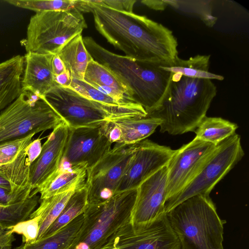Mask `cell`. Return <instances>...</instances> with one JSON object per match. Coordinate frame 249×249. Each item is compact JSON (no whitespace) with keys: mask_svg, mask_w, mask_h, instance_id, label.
Returning <instances> with one entry per match:
<instances>
[{"mask_svg":"<svg viewBox=\"0 0 249 249\" xmlns=\"http://www.w3.org/2000/svg\"><path fill=\"white\" fill-rule=\"evenodd\" d=\"M175 150L148 139L136 143L135 152L122 177L117 193L137 189L145 179L166 166Z\"/></svg>","mask_w":249,"mask_h":249,"instance_id":"cell-12","label":"cell"},{"mask_svg":"<svg viewBox=\"0 0 249 249\" xmlns=\"http://www.w3.org/2000/svg\"><path fill=\"white\" fill-rule=\"evenodd\" d=\"M53 56L34 52L26 53L21 82L22 91H29L41 98L58 86L53 73Z\"/></svg>","mask_w":249,"mask_h":249,"instance_id":"cell-17","label":"cell"},{"mask_svg":"<svg viewBox=\"0 0 249 249\" xmlns=\"http://www.w3.org/2000/svg\"><path fill=\"white\" fill-rule=\"evenodd\" d=\"M81 188L72 187L51 197L39 200V206L29 217H38L39 219V229L36 241L42 237L46 231L57 218L73 194Z\"/></svg>","mask_w":249,"mask_h":249,"instance_id":"cell-22","label":"cell"},{"mask_svg":"<svg viewBox=\"0 0 249 249\" xmlns=\"http://www.w3.org/2000/svg\"><path fill=\"white\" fill-rule=\"evenodd\" d=\"M84 81L122 104L136 103L132 100L131 93L128 88L117 75L93 59L88 65Z\"/></svg>","mask_w":249,"mask_h":249,"instance_id":"cell-19","label":"cell"},{"mask_svg":"<svg viewBox=\"0 0 249 249\" xmlns=\"http://www.w3.org/2000/svg\"><path fill=\"white\" fill-rule=\"evenodd\" d=\"M216 92L211 80L173 73L160 104L147 115L161 120V133L176 135L194 131Z\"/></svg>","mask_w":249,"mask_h":249,"instance_id":"cell-2","label":"cell"},{"mask_svg":"<svg viewBox=\"0 0 249 249\" xmlns=\"http://www.w3.org/2000/svg\"><path fill=\"white\" fill-rule=\"evenodd\" d=\"M88 205V194L85 185L73 194L60 214L48 228L40 239L53 234L78 216L82 214Z\"/></svg>","mask_w":249,"mask_h":249,"instance_id":"cell-27","label":"cell"},{"mask_svg":"<svg viewBox=\"0 0 249 249\" xmlns=\"http://www.w3.org/2000/svg\"><path fill=\"white\" fill-rule=\"evenodd\" d=\"M167 173L165 166L145 179L137 188L130 221L133 229L146 228L165 214Z\"/></svg>","mask_w":249,"mask_h":249,"instance_id":"cell-13","label":"cell"},{"mask_svg":"<svg viewBox=\"0 0 249 249\" xmlns=\"http://www.w3.org/2000/svg\"><path fill=\"white\" fill-rule=\"evenodd\" d=\"M142 3L151 9L156 10H163L168 5H170L168 0H142Z\"/></svg>","mask_w":249,"mask_h":249,"instance_id":"cell-39","label":"cell"},{"mask_svg":"<svg viewBox=\"0 0 249 249\" xmlns=\"http://www.w3.org/2000/svg\"><path fill=\"white\" fill-rule=\"evenodd\" d=\"M70 88L83 96L103 104L112 106H123L134 104H122L114 98L101 92L84 80L72 79Z\"/></svg>","mask_w":249,"mask_h":249,"instance_id":"cell-30","label":"cell"},{"mask_svg":"<svg viewBox=\"0 0 249 249\" xmlns=\"http://www.w3.org/2000/svg\"><path fill=\"white\" fill-rule=\"evenodd\" d=\"M12 233H17L22 236L23 243H31L36 240L39 229V219L38 217L29 218L8 228Z\"/></svg>","mask_w":249,"mask_h":249,"instance_id":"cell-31","label":"cell"},{"mask_svg":"<svg viewBox=\"0 0 249 249\" xmlns=\"http://www.w3.org/2000/svg\"><path fill=\"white\" fill-rule=\"evenodd\" d=\"M43 98L69 128L100 126L109 121L145 117L140 105L112 106L89 99L73 89L56 86Z\"/></svg>","mask_w":249,"mask_h":249,"instance_id":"cell-6","label":"cell"},{"mask_svg":"<svg viewBox=\"0 0 249 249\" xmlns=\"http://www.w3.org/2000/svg\"><path fill=\"white\" fill-rule=\"evenodd\" d=\"M31 191H27L21 193H14L0 187V205H9L22 201L31 195Z\"/></svg>","mask_w":249,"mask_h":249,"instance_id":"cell-32","label":"cell"},{"mask_svg":"<svg viewBox=\"0 0 249 249\" xmlns=\"http://www.w3.org/2000/svg\"><path fill=\"white\" fill-rule=\"evenodd\" d=\"M69 128L63 121L48 136L41 152L30 168L32 192L39 188L59 167L68 140Z\"/></svg>","mask_w":249,"mask_h":249,"instance_id":"cell-16","label":"cell"},{"mask_svg":"<svg viewBox=\"0 0 249 249\" xmlns=\"http://www.w3.org/2000/svg\"><path fill=\"white\" fill-rule=\"evenodd\" d=\"M24 67V57L14 56L0 62V111L21 93V82Z\"/></svg>","mask_w":249,"mask_h":249,"instance_id":"cell-20","label":"cell"},{"mask_svg":"<svg viewBox=\"0 0 249 249\" xmlns=\"http://www.w3.org/2000/svg\"><path fill=\"white\" fill-rule=\"evenodd\" d=\"M5 2L14 6L34 11H41L68 10L75 8L76 0H6Z\"/></svg>","mask_w":249,"mask_h":249,"instance_id":"cell-29","label":"cell"},{"mask_svg":"<svg viewBox=\"0 0 249 249\" xmlns=\"http://www.w3.org/2000/svg\"><path fill=\"white\" fill-rule=\"evenodd\" d=\"M42 150L41 139H36L32 141L25 148L26 161L31 166L32 164L39 156Z\"/></svg>","mask_w":249,"mask_h":249,"instance_id":"cell-35","label":"cell"},{"mask_svg":"<svg viewBox=\"0 0 249 249\" xmlns=\"http://www.w3.org/2000/svg\"><path fill=\"white\" fill-rule=\"evenodd\" d=\"M244 156V152L239 135L235 133L219 143L198 175L179 193L166 201L165 213L192 196H209L216 184Z\"/></svg>","mask_w":249,"mask_h":249,"instance_id":"cell-9","label":"cell"},{"mask_svg":"<svg viewBox=\"0 0 249 249\" xmlns=\"http://www.w3.org/2000/svg\"><path fill=\"white\" fill-rule=\"evenodd\" d=\"M137 189L116 194L100 204H88L82 226L69 249H112L120 232L130 223Z\"/></svg>","mask_w":249,"mask_h":249,"instance_id":"cell-5","label":"cell"},{"mask_svg":"<svg viewBox=\"0 0 249 249\" xmlns=\"http://www.w3.org/2000/svg\"><path fill=\"white\" fill-rule=\"evenodd\" d=\"M210 55H196L188 59L178 57L170 66L161 65L163 70L192 78L223 80L224 77L209 71Z\"/></svg>","mask_w":249,"mask_h":249,"instance_id":"cell-25","label":"cell"},{"mask_svg":"<svg viewBox=\"0 0 249 249\" xmlns=\"http://www.w3.org/2000/svg\"><path fill=\"white\" fill-rule=\"evenodd\" d=\"M112 144L100 126L69 128L62 160L72 164L85 162L89 167L108 152Z\"/></svg>","mask_w":249,"mask_h":249,"instance_id":"cell-15","label":"cell"},{"mask_svg":"<svg viewBox=\"0 0 249 249\" xmlns=\"http://www.w3.org/2000/svg\"><path fill=\"white\" fill-rule=\"evenodd\" d=\"M15 240L14 234L9 229H6L0 225V249H11Z\"/></svg>","mask_w":249,"mask_h":249,"instance_id":"cell-36","label":"cell"},{"mask_svg":"<svg viewBox=\"0 0 249 249\" xmlns=\"http://www.w3.org/2000/svg\"><path fill=\"white\" fill-rule=\"evenodd\" d=\"M136 144L115 143L97 162L87 168L85 185L88 204L103 203L117 194Z\"/></svg>","mask_w":249,"mask_h":249,"instance_id":"cell-10","label":"cell"},{"mask_svg":"<svg viewBox=\"0 0 249 249\" xmlns=\"http://www.w3.org/2000/svg\"><path fill=\"white\" fill-rule=\"evenodd\" d=\"M84 221L83 213L53 234L31 243H23L14 249H69Z\"/></svg>","mask_w":249,"mask_h":249,"instance_id":"cell-24","label":"cell"},{"mask_svg":"<svg viewBox=\"0 0 249 249\" xmlns=\"http://www.w3.org/2000/svg\"><path fill=\"white\" fill-rule=\"evenodd\" d=\"M55 83L60 86L68 88L70 87L72 78L70 73L66 71L56 76H54Z\"/></svg>","mask_w":249,"mask_h":249,"instance_id":"cell-38","label":"cell"},{"mask_svg":"<svg viewBox=\"0 0 249 249\" xmlns=\"http://www.w3.org/2000/svg\"><path fill=\"white\" fill-rule=\"evenodd\" d=\"M121 131V138L116 144L130 145L138 143L153 134L160 126L161 120L148 116L114 121Z\"/></svg>","mask_w":249,"mask_h":249,"instance_id":"cell-23","label":"cell"},{"mask_svg":"<svg viewBox=\"0 0 249 249\" xmlns=\"http://www.w3.org/2000/svg\"><path fill=\"white\" fill-rule=\"evenodd\" d=\"M238 125L220 117L205 116L194 130L196 138L217 145L235 133Z\"/></svg>","mask_w":249,"mask_h":249,"instance_id":"cell-26","label":"cell"},{"mask_svg":"<svg viewBox=\"0 0 249 249\" xmlns=\"http://www.w3.org/2000/svg\"><path fill=\"white\" fill-rule=\"evenodd\" d=\"M112 249H117L116 247H114V248H113Z\"/></svg>","mask_w":249,"mask_h":249,"instance_id":"cell-41","label":"cell"},{"mask_svg":"<svg viewBox=\"0 0 249 249\" xmlns=\"http://www.w3.org/2000/svg\"><path fill=\"white\" fill-rule=\"evenodd\" d=\"M0 187L8 189V190H10L13 191L12 187V186H11V184L10 183V182L8 180H7L6 179H5L3 178H2V177H1L0 176Z\"/></svg>","mask_w":249,"mask_h":249,"instance_id":"cell-40","label":"cell"},{"mask_svg":"<svg viewBox=\"0 0 249 249\" xmlns=\"http://www.w3.org/2000/svg\"><path fill=\"white\" fill-rule=\"evenodd\" d=\"M57 54L72 79L84 80L88 65L93 58L85 47L81 34L66 43Z\"/></svg>","mask_w":249,"mask_h":249,"instance_id":"cell-21","label":"cell"},{"mask_svg":"<svg viewBox=\"0 0 249 249\" xmlns=\"http://www.w3.org/2000/svg\"><path fill=\"white\" fill-rule=\"evenodd\" d=\"M77 9L92 13L97 31L125 56L163 65H173L178 57L177 39L172 31L144 16L121 12L78 0Z\"/></svg>","mask_w":249,"mask_h":249,"instance_id":"cell-1","label":"cell"},{"mask_svg":"<svg viewBox=\"0 0 249 249\" xmlns=\"http://www.w3.org/2000/svg\"><path fill=\"white\" fill-rule=\"evenodd\" d=\"M114 247L117 249H181L166 213L143 229L134 230L129 224L120 232Z\"/></svg>","mask_w":249,"mask_h":249,"instance_id":"cell-14","label":"cell"},{"mask_svg":"<svg viewBox=\"0 0 249 249\" xmlns=\"http://www.w3.org/2000/svg\"><path fill=\"white\" fill-rule=\"evenodd\" d=\"M86 163L70 164L62 159L59 167L31 195L39 193V200L53 196L69 188L85 185Z\"/></svg>","mask_w":249,"mask_h":249,"instance_id":"cell-18","label":"cell"},{"mask_svg":"<svg viewBox=\"0 0 249 249\" xmlns=\"http://www.w3.org/2000/svg\"><path fill=\"white\" fill-rule=\"evenodd\" d=\"M52 70L53 76L59 75L67 71L63 61L57 54L53 56Z\"/></svg>","mask_w":249,"mask_h":249,"instance_id":"cell-37","label":"cell"},{"mask_svg":"<svg viewBox=\"0 0 249 249\" xmlns=\"http://www.w3.org/2000/svg\"><path fill=\"white\" fill-rule=\"evenodd\" d=\"M100 127L102 134L110 143H117L120 141L121 131L114 121H107L102 124Z\"/></svg>","mask_w":249,"mask_h":249,"instance_id":"cell-34","label":"cell"},{"mask_svg":"<svg viewBox=\"0 0 249 249\" xmlns=\"http://www.w3.org/2000/svg\"><path fill=\"white\" fill-rule=\"evenodd\" d=\"M98 4L103 5L117 11L133 13L135 0H93Z\"/></svg>","mask_w":249,"mask_h":249,"instance_id":"cell-33","label":"cell"},{"mask_svg":"<svg viewBox=\"0 0 249 249\" xmlns=\"http://www.w3.org/2000/svg\"><path fill=\"white\" fill-rule=\"evenodd\" d=\"M86 28L83 14L76 8L36 12L31 17L27 26L24 41L26 53L56 54Z\"/></svg>","mask_w":249,"mask_h":249,"instance_id":"cell-7","label":"cell"},{"mask_svg":"<svg viewBox=\"0 0 249 249\" xmlns=\"http://www.w3.org/2000/svg\"><path fill=\"white\" fill-rule=\"evenodd\" d=\"M216 146L195 138L175 150L166 165L167 200L179 193L198 175Z\"/></svg>","mask_w":249,"mask_h":249,"instance_id":"cell-11","label":"cell"},{"mask_svg":"<svg viewBox=\"0 0 249 249\" xmlns=\"http://www.w3.org/2000/svg\"><path fill=\"white\" fill-rule=\"evenodd\" d=\"M83 41L93 59L117 75L130 91L133 101L141 105L147 114L158 107L173 72L162 69L160 63L138 60L111 52L90 36L84 37Z\"/></svg>","mask_w":249,"mask_h":249,"instance_id":"cell-3","label":"cell"},{"mask_svg":"<svg viewBox=\"0 0 249 249\" xmlns=\"http://www.w3.org/2000/svg\"><path fill=\"white\" fill-rule=\"evenodd\" d=\"M181 249H224V225L209 196L190 197L166 213Z\"/></svg>","mask_w":249,"mask_h":249,"instance_id":"cell-4","label":"cell"},{"mask_svg":"<svg viewBox=\"0 0 249 249\" xmlns=\"http://www.w3.org/2000/svg\"><path fill=\"white\" fill-rule=\"evenodd\" d=\"M63 121L43 98L22 91L0 111V143L53 129Z\"/></svg>","mask_w":249,"mask_h":249,"instance_id":"cell-8","label":"cell"},{"mask_svg":"<svg viewBox=\"0 0 249 249\" xmlns=\"http://www.w3.org/2000/svg\"><path fill=\"white\" fill-rule=\"evenodd\" d=\"M39 201V196L35 195H30L26 199L14 204L0 205V225L8 229L28 219Z\"/></svg>","mask_w":249,"mask_h":249,"instance_id":"cell-28","label":"cell"}]
</instances>
